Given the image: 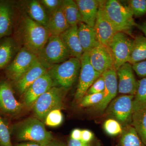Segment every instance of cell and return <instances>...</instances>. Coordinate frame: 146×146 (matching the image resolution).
<instances>
[{
	"instance_id": "6da1fadb",
	"label": "cell",
	"mask_w": 146,
	"mask_h": 146,
	"mask_svg": "<svg viewBox=\"0 0 146 146\" xmlns=\"http://www.w3.org/2000/svg\"><path fill=\"white\" fill-rule=\"evenodd\" d=\"M20 11L13 36L21 48H25L37 56L51 35L44 27Z\"/></svg>"
},
{
	"instance_id": "7a4b0ae2",
	"label": "cell",
	"mask_w": 146,
	"mask_h": 146,
	"mask_svg": "<svg viewBox=\"0 0 146 146\" xmlns=\"http://www.w3.org/2000/svg\"><path fill=\"white\" fill-rule=\"evenodd\" d=\"M11 132L19 141L36 142L45 145L53 139L44 123L36 117H29L14 124Z\"/></svg>"
},
{
	"instance_id": "3957f363",
	"label": "cell",
	"mask_w": 146,
	"mask_h": 146,
	"mask_svg": "<svg viewBox=\"0 0 146 146\" xmlns=\"http://www.w3.org/2000/svg\"><path fill=\"white\" fill-rule=\"evenodd\" d=\"M104 9L106 16L117 32L131 35L133 28L137 24L129 6L123 5L117 0H108L106 1Z\"/></svg>"
},
{
	"instance_id": "277c9868",
	"label": "cell",
	"mask_w": 146,
	"mask_h": 146,
	"mask_svg": "<svg viewBox=\"0 0 146 146\" xmlns=\"http://www.w3.org/2000/svg\"><path fill=\"white\" fill-rule=\"evenodd\" d=\"M81 68L80 59L70 57L62 63L55 64L48 69L53 86L70 89L79 76Z\"/></svg>"
},
{
	"instance_id": "5b68a950",
	"label": "cell",
	"mask_w": 146,
	"mask_h": 146,
	"mask_svg": "<svg viewBox=\"0 0 146 146\" xmlns=\"http://www.w3.org/2000/svg\"><path fill=\"white\" fill-rule=\"evenodd\" d=\"M68 90L62 87L53 86L42 94L33 106L35 117L44 123L47 115L51 111L63 109L64 99Z\"/></svg>"
},
{
	"instance_id": "8992f818",
	"label": "cell",
	"mask_w": 146,
	"mask_h": 146,
	"mask_svg": "<svg viewBox=\"0 0 146 146\" xmlns=\"http://www.w3.org/2000/svg\"><path fill=\"white\" fill-rule=\"evenodd\" d=\"M72 57L59 36L51 35L37 55L38 61L47 69Z\"/></svg>"
},
{
	"instance_id": "52a82bcc",
	"label": "cell",
	"mask_w": 146,
	"mask_h": 146,
	"mask_svg": "<svg viewBox=\"0 0 146 146\" xmlns=\"http://www.w3.org/2000/svg\"><path fill=\"white\" fill-rule=\"evenodd\" d=\"M37 60V56L24 48H21L13 60L5 68V73L10 82L18 79L28 70Z\"/></svg>"
},
{
	"instance_id": "ba28073f",
	"label": "cell",
	"mask_w": 146,
	"mask_h": 146,
	"mask_svg": "<svg viewBox=\"0 0 146 146\" xmlns=\"http://www.w3.org/2000/svg\"><path fill=\"white\" fill-rule=\"evenodd\" d=\"M133 40L126 33L117 32L110 42L108 48L116 71L123 64L128 62Z\"/></svg>"
},
{
	"instance_id": "9c48e42d",
	"label": "cell",
	"mask_w": 146,
	"mask_h": 146,
	"mask_svg": "<svg viewBox=\"0 0 146 146\" xmlns=\"http://www.w3.org/2000/svg\"><path fill=\"white\" fill-rule=\"evenodd\" d=\"M24 106L15 98L11 82L8 80L0 81V112L9 117H16L21 114Z\"/></svg>"
},
{
	"instance_id": "30bf717a",
	"label": "cell",
	"mask_w": 146,
	"mask_h": 146,
	"mask_svg": "<svg viewBox=\"0 0 146 146\" xmlns=\"http://www.w3.org/2000/svg\"><path fill=\"white\" fill-rule=\"evenodd\" d=\"M80 60L81 68L78 85L75 95V99L79 102L85 96L91 85L101 75L91 65L89 52H84Z\"/></svg>"
},
{
	"instance_id": "8fae6325",
	"label": "cell",
	"mask_w": 146,
	"mask_h": 146,
	"mask_svg": "<svg viewBox=\"0 0 146 146\" xmlns=\"http://www.w3.org/2000/svg\"><path fill=\"white\" fill-rule=\"evenodd\" d=\"M133 98V96L126 95L115 99L109 104L107 110L108 115L125 126L131 125Z\"/></svg>"
},
{
	"instance_id": "7c38bea8",
	"label": "cell",
	"mask_w": 146,
	"mask_h": 146,
	"mask_svg": "<svg viewBox=\"0 0 146 146\" xmlns=\"http://www.w3.org/2000/svg\"><path fill=\"white\" fill-rule=\"evenodd\" d=\"M106 1H102L100 5L94 29L99 42L108 47L110 42L117 33L106 14L104 9Z\"/></svg>"
},
{
	"instance_id": "4fadbf2b",
	"label": "cell",
	"mask_w": 146,
	"mask_h": 146,
	"mask_svg": "<svg viewBox=\"0 0 146 146\" xmlns=\"http://www.w3.org/2000/svg\"><path fill=\"white\" fill-rule=\"evenodd\" d=\"M105 82L104 95L101 101L93 106L92 109L96 112H101L107 108L115 98L118 91L117 71L114 68L109 69L102 74Z\"/></svg>"
},
{
	"instance_id": "5bb4252c",
	"label": "cell",
	"mask_w": 146,
	"mask_h": 146,
	"mask_svg": "<svg viewBox=\"0 0 146 146\" xmlns=\"http://www.w3.org/2000/svg\"><path fill=\"white\" fill-rule=\"evenodd\" d=\"M52 87V80L47 72L36 79L23 94L24 104L28 108L33 106L40 96Z\"/></svg>"
},
{
	"instance_id": "9a60e30c",
	"label": "cell",
	"mask_w": 146,
	"mask_h": 146,
	"mask_svg": "<svg viewBox=\"0 0 146 146\" xmlns=\"http://www.w3.org/2000/svg\"><path fill=\"white\" fill-rule=\"evenodd\" d=\"M16 8L12 2L0 1V39L13 34L16 23Z\"/></svg>"
},
{
	"instance_id": "2e32d148",
	"label": "cell",
	"mask_w": 146,
	"mask_h": 146,
	"mask_svg": "<svg viewBox=\"0 0 146 146\" xmlns=\"http://www.w3.org/2000/svg\"><path fill=\"white\" fill-rule=\"evenodd\" d=\"M91 65L100 74L114 68L113 59L108 47L100 43L89 52Z\"/></svg>"
},
{
	"instance_id": "e0dca14e",
	"label": "cell",
	"mask_w": 146,
	"mask_h": 146,
	"mask_svg": "<svg viewBox=\"0 0 146 146\" xmlns=\"http://www.w3.org/2000/svg\"><path fill=\"white\" fill-rule=\"evenodd\" d=\"M117 73L119 78V93L134 96L138 87V82L134 76L132 65L128 62L124 63L117 70Z\"/></svg>"
},
{
	"instance_id": "ac0fdd59",
	"label": "cell",
	"mask_w": 146,
	"mask_h": 146,
	"mask_svg": "<svg viewBox=\"0 0 146 146\" xmlns=\"http://www.w3.org/2000/svg\"><path fill=\"white\" fill-rule=\"evenodd\" d=\"M47 71L48 69L43 66L37 59L31 68L20 78L12 82L13 88L19 94L23 95L36 79L47 72Z\"/></svg>"
},
{
	"instance_id": "d6986e66",
	"label": "cell",
	"mask_w": 146,
	"mask_h": 146,
	"mask_svg": "<svg viewBox=\"0 0 146 146\" xmlns=\"http://www.w3.org/2000/svg\"><path fill=\"white\" fill-rule=\"evenodd\" d=\"M20 5L21 11L47 29L49 15L39 1H23Z\"/></svg>"
},
{
	"instance_id": "ffe728a7",
	"label": "cell",
	"mask_w": 146,
	"mask_h": 146,
	"mask_svg": "<svg viewBox=\"0 0 146 146\" xmlns=\"http://www.w3.org/2000/svg\"><path fill=\"white\" fill-rule=\"evenodd\" d=\"M71 57L80 59L83 54L78 34V25L70 27L59 36Z\"/></svg>"
},
{
	"instance_id": "44dd1931",
	"label": "cell",
	"mask_w": 146,
	"mask_h": 146,
	"mask_svg": "<svg viewBox=\"0 0 146 146\" xmlns=\"http://www.w3.org/2000/svg\"><path fill=\"white\" fill-rule=\"evenodd\" d=\"M81 15L82 23L94 27L100 5L99 0H76Z\"/></svg>"
},
{
	"instance_id": "7402d4cb",
	"label": "cell",
	"mask_w": 146,
	"mask_h": 146,
	"mask_svg": "<svg viewBox=\"0 0 146 146\" xmlns=\"http://www.w3.org/2000/svg\"><path fill=\"white\" fill-rule=\"evenodd\" d=\"M20 47L13 36L0 39V70L5 69L10 64Z\"/></svg>"
},
{
	"instance_id": "603a6c76",
	"label": "cell",
	"mask_w": 146,
	"mask_h": 146,
	"mask_svg": "<svg viewBox=\"0 0 146 146\" xmlns=\"http://www.w3.org/2000/svg\"><path fill=\"white\" fill-rule=\"evenodd\" d=\"M78 34L84 52H89L100 44L94 28L84 23L78 25Z\"/></svg>"
},
{
	"instance_id": "cb8c5ba5",
	"label": "cell",
	"mask_w": 146,
	"mask_h": 146,
	"mask_svg": "<svg viewBox=\"0 0 146 146\" xmlns=\"http://www.w3.org/2000/svg\"><path fill=\"white\" fill-rule=\"evenodd\" d=\"M70 27L67 22L60 7L50 15L47 29L51 35L59 36Z\"/></svg>"
},
{
	"instance_id": "d4e9b609",
	"label": "cell",
	"mask_w": 146,
	"mask_h": 146,
	"mask_svg": "<svg viewBox=\"0 0 146 146\" xmlns=\"http://www.w3.org/2000/svg\"><path fill=\"white\" fill-rule=\"evenodd\" d=\"M146 60V37L137 35L134 37L128 63L131 65Z\"/></svg>"
},
{
	"instance_id": "484cf974",
	"label": "cell",
	"mask_w": 146,
	"mask_h": 146,
	"mask_svg": "<svg viewBox=\"0 0 146 146\" xmlns=\"http://www.w3.org/2000/svg\"><path fill=\"white\" fill-rule=\"evenodd\" d=\"M61 9L67 22L71 27L82 23L81 15L75 1L63 0Z\"/></svg>"
},
{
	"instance_id": "4316f807",
	"label": "cell",
	"mask_w": 146,
	"mask_h": 146,
	"mask_svg": "<svg viewBox=\"0 0 146 146\" xmlns=\"http://www.w3.org/2000/svg\"><path fill=\"white\" fill-rule=\"evenodd\" d=\"M131 125L146 146V108L133 112Z\"/></svg>"
},
{
	"instance_id": "83f0119b",
	"label": "cell",
	"mask_w": 146,
	"mask_h": 146,
	"mask_svg": "<svg viewBox=\"0 0 146 146\" xmlns=\"http://www.w3.org/2000/svg\"><path fill=\"white\" fill-rule=\"evenodd\" d=\"M121 134V146H146L132 125L125 126Z\"/></svg>"
},
{
	"instance_id": "f1b7e54d",
	"label": "cell",
	"mask_w": 146,
	"mask_h": 146,
	"mask_svg": "<svg viewBox=\"0 0 146 146\" xmlns=\"http://www.w3.org/2000/svg\"><path fill=\"white\" fill-rule=\"evenodd\" d=\"M133 101V112L146 108V78L138 80Z\"/></svg>"
},
{
	"instance_id": "f546056e",
	"label": "cell",
	"mask_w": 146,
	"mask_h": 146,
	"mask_svg": "<svg viewBox=\"0 0 146 146\" xmlns=\"http://www.w3.org/2000/svg\"><path fill=\"white\" fill-rule=\"evenodd\" d=\"M104 95V92L99 94H86L79 101L80 106L83 108L94 106L101 101Z\"/></svg>"
},
{
	"instance_id": "4dcf8cb0",
	"label": "cell",
	"mask_w": 146,
	"mask_h": 146,
	"mask_svg": "<svg viewBox=\"0 0 146 146\" xmlns=\"http://www.w3.org/2000/svg\"><path fill=\"white\" fill-rule=\"evenodd\" d=\"M127 1L133 16L140 17L145 15L146 0H130Z\"/></svg>"
},
{
	"instance_id": "1f68e13d",
	"label": "cell",
	"mask_w": 146,
	"mask_h": 146,
	"mask_svg": "<svg viewBox=\"0 0 146 146\" xmlns=\"http://www.w3.org/2000/svg\"><path fill=\"white\" fill-rule=\"evenodd\" d=\"M0 146H13L11 132L6 123L0 116Z\"/></svg>"
},
{
	"instance_id": "d6a6232c",
	"label": "cell",
	"mask_w": 146,
	"mask_h": 146,
	"mask_svg": "<svg viewBox=\"0 0 146 146\" xmlns=\"http://www.w3.org/2000/svg\"><path fill=\"white\" fill-rule=\"evenodd\" d=\"M63 115L61 110H54L47 115L44 124L48 126L55 127L60 125L63 122Z\"/></svg>"
},
{
	"instance_id": "836d02e7",
	"label": "cell",
	"mask_w": 146,
	"mask_h": 146,
	"mask_svg": "<svg viewBox=\"0 0 146 146\" xmlns=\"http://www.w3.org/2000/svg\"><path fill=\"white\" fill-rule=\"evenodd\" d=\"M104 127L106 132L110 136H116L121 134L123 131L120 123L113 119L106 120L104 124Z\"/></svg>"
},
{
	"instance_id": "e575fe53",
	"label": "cell",
	"mask_w": 146,
	"mask_h": 146,
	"mask_svg": "<svg viewBox=\"0 0 146 146\" xmlns=\"http://www.w3.org/2000/svg\"><path fill=\"white\" fill-rule=\"evenodd\" d=\"M39 1L50 16L61 7L63 0H41Z\"/></svg>"
},
{
	"instance_id": "d590c367",
	"label": "cell",
	"mask_w": 146,
	"mask_h": 146,
	"mask_svg": "<svg viewBox=\"0 0 146 146\" xmlns=\"http://www.w3.org/2000/svg\"><path fill=\"white\" fill-rule=\"evenodd\" d=\"M105 82L102 76L101 75L98 79L91 85L86 94H99L104 92ZM85 94V95H86Z\"/></svg>"
},
{
	"instance_id": "8d00e7d4",
	"label": "cell",
	"mask_w": 146,
	"mask_h": 146,
	"mask_svg": "<svg viewBox=\"0 0 146 146\" xmlns=\"http://www.w3.org/2000/svg\"><path fill=\"white\" fill-rule=\"evenodd\" d=\"M132 66L133 70L139 76L146 78V60L135 63Z\"/></svg>"
},
{
	"instance_id": "74e56055",
	"label": "cell",
	"mask_w": 146,
	"mask_h": 146,
	"mask_svg": "<svg viewBox=\"0 0 146 146\" xmlns=\"http://www.w3.org/2000/svg\"><path fill=\"white\" fill-rule=\"evenodd\" d=\"M94 137V134L91 131L87 129L82 130L81 141L89 143Z\"/></svg>"
},
{
	"instance_id": "f35d334b",
	"label": "cell",
	"mask_w": 146,
	"mask_h": 146,
	"mask_svg": "<svg viewBox=\"0 0 146 146\" xmlns=\"http://www.w3.org/2000/svg\"><path fill=\"white\" fill-rule=\"evenodd\" d=\"M68 146H90L89 143H84L81 140L70 139L68 142Z\"/></svg>"
},
{
	"instance_id": "ab89813d",
	"label": "cell",
	"mask_w": 146,
	"mask_h": 146,
	"mask_svg": "<svg viewBox=\"0 0 146 146\" xmlns=\"http://www.w3.org/2000/svg\"><path fill=\"white\" fill-rule=\"evenodd\" d=\"M82 130L79 129H75L72 131L71 139L76 140H81Z\"/></svg>"
},
{
	"instance_id": "60d3db41",
	"label": "cell",
	"mask_w": 146,
	"mask_h": 146,
	"mask_svg": "<svg viewBox=\"0 0 146 146\" xmlns=\"http://www.w3.org/2000/svg\"><path fill=\"white\" fill-rule=\"evenodd\" d=\"M44 145L43 144L36 143V142H23V143H20L16 144L14 146H44Z\"/></svg>"
},
{
	"instance_id": "b9f144b4",
	"label": "cell",
	"mask_w": 146,
	"mask_h": 146,
	"mask_svg": "<svg viewBox=\"0 0 146 146\" xmlns=\"http://www.w3.org/2000/svg\"><path fill=\"white\" fill-rule=\"evenodd\" d=\"M44 146H65L63 144L60 143V142L58 141H55L52 139V141L49 142L48 143L46 144Z\"/></svg>"
},
{
	"instance_id": "7bdbcfd3",
	"label": "cell",
	"mask_w": 146,
	"mask_h": 146,
	"mask_svg": "<svg viewBox=\"0 0 146 146\" xmlns=\"http://www.w3.org/2000/svg\"><path fill=\"white\" fill-rule=\"evenodd\" d=\"M136 26L138 27V28L140 29L141 31L144 34H145V37H146V21L141 25H137Z\"/></svg>"
}]
</instances>
